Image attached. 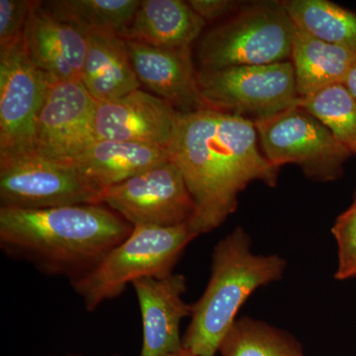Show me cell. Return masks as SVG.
Instances as JSON below:
<instances>
[{
    "label": "cell",
    "instance_id": "obj_1",
    "mask_svg": "<svg viewBox=\"0 0 356 356\" xmlns=\"http://www.w3.org/2000/svg\"><path fill=\"white\" fill-rule=\"evenodd\" d=\"M257 142L254 122L242 117L213 109L179 113L166 149L195 204L188 225L198 236L235 212L238 193L250 182L277 184L280 168L259 151Z\"/></svg>",
    "mask_w": 356,
    "mask_h": 356
},
{
    "label": "cell",
    "instance_id": "obj_2",
    "mask_svg": "<svg viewBox=\"0 0 356 356\" xmlns=\"http://www.w3.org/2000/svg\"><path fill=\"white\" fill-rule=\"evenodd\" d=\"M133 229L102 203L46 209L0 207L2 252L70 283L92 271Z\"/></svg>",
    "mask_w": 356,
    "mask_h": 356
},
{
    "label": "cell",
    "instance_id": "obj_3",
    "mask_svg": "<svg viewBox=\"0 0 356 356\" xmlns=\"http://www.w3.org/2000/svg\"><path fill=\"white\" fill-rule=\"evenodd\" d=\"M245 229L236 228L217 243L205 291L192 305L184 348L199 356H215L236 322V313L257 288L280 280L285 261L278 255H257Z\"/></svg>",
    "mask_w": 356,
    "mask_h": 356
},
{
    "label": "cell",
    "instance_id": "obj_4",
    "mask_svg": "<svg viewBox=\"0 0 356 356\" xmlns=\"http://www.w3.org/2000/svg\"><path fill=\"white\" fill-rule=\"evenodd\" d=\"M198 236L188 224L177 227H135L97 266L70 283L88 312L120 296L135 281L161 278L173 267L188 243Z\"/></svg>",
    "mask_w": 356,
    "mask_h": 356
},
{
    "label": "cell",
    "instance_id": "obj_5",
    "mask_svg": "<svg viewBox=\"0 0 356 356\" xmlns=\"http://www.w3.org/2000/svg\"><path fill=\"white\" fill-rule=\"evenodd\" d=\"M295 28L281 1L245 4L201 40L203 69L261 65L290 60Z\"/></svg>",
    "mask_w": 356,
    "mask_h": 356
},
{
    "label": "cell",
    "instance_id": "obj_6",
    "mask_svg": "<svg viewBox=\"0 0 356 356\" xmlns=\"http://www.w3.org/2000/svg\"><path fill=\"white\" fill-rule=\"evenodd\" d=\"M199 89L211 109L252 122L298 106L291 60L198 70Z\"/></svg>",
    "mask_w": 356,
    "mask_h": 356
},
{
    "label": "cell",
    "instance_id": "obj_7",
    "mask_svg": "<svg viewBox=\"0 0 356 356\" xmlns=\"http://www.w3.org/2000/svg\"><path fill=\"white\" fill-rule=\"evenodd\" d=\"M262 152L273 165H296L307 177L331 181L341 177L351 156L324 124L303 107L254 122Z\"/></svg>",
    "mask_w": 356,
    "mask_h": 356
},
{
    "label": "cell",
    "instance_id": "obj_8",
    "mask_svg": "<svg viewBox=\"0 0 356 356\" xmlns=\"http://www.w3.org/2000/svg\"><path fill=\"white\" fill-rule=\"evenodd\" d=\"M51 79L32 62L23 36L0 46V159L35 152L37 122Z\"/></svg>",
    "mask_w": 356,
    "mask_h": 356
},
{
    "label": "cell",
    "instance_id": "obj_9",
    "mask_svg": "<svg viewBox=\"0 0 356 356\" xmlns=\"http://www.w3.org/2000/svg\"><path fill=\"white\" fill-rule=\"evenodd\" d=\"M102 191L74 166L49 161L32 152L0 159V206L46 209L102 204Z\"/></svg>",
    "mask_w": 356,
    "mask_h": 356
},
{
    "label": "cell",
    "instance_id": "obj_10",
    "mask_svg": "<svg viewBox=\"0 0 356 356\" xmlns=\"http://www.w3.org/2000/svg\"><path fill=\"white\" fill-rule=\"evenodd\" d=\"M102 203L135 227L189 224L195 204L172 161L103 191Z\"/></svg>",
    "mask_w": 356,
    "mask_h": 356
},
{
    "label": "cell",
    "instance_id": "obj_11",
    "mask_svg": "<svg viewBox=\"0 0 356 356\" xmlns=\"http://www.w3.org/2000/svg\"><path fill=\"white\" fill-rule=\"evenodd\" d=\"M98 102L81 81L51 77L37 122L35 153L72 165L95 140Z\"/></svg>",
    "mask_w": 356,
    "mask_h": 356
},
{
    "label": "cell",
    "instance_id": "obj_12",
    "mask_svg": "<svg viewBox=\"0 0 356 356\" xmlns=\"http://www.w3.org/2000/svg\"><path fill=\"white\" fill-rule=\"evenodd\" d=\"M179 112L153 93L137 89L112 102L98 103L97 140L138 143L168 147Z\"/></svg>",
    "mask_w": 356,
    "mask_h": 356
},
{
    "label": "cell",
    "instance_id": "obj_13",
    "mask_svg": "<svg viewBox=\"0 0 356 356\" xmlns=\"http://www.w3.org/2000/svg\"><path fill=\"white\" fill-rule=\"evenodd\" d=\"M140 84L165 100L179 113L211 109L198 86L191 47L165 49L126 40Z\"/></svg>",
    "mask_w": 356,
    "mask_h": 356
},
{
    "label": "cell",
    "instance_id": "obj_14",
    "mask_svg": "<svg viewBox=\"0 0 356 356\" xmlns=\"http://www.w3.org/2000/svg\"><path fill=\"white\" fill-rule=\"evenodd\" d=\"M132 286L143 323L139 356H170L181 350L180 324L192 312V305L182 298L187 289L186 278L172 273L165 277L143 278Z\"/></svg>",
    "mask_w": 356,
    "mask_h": 356
},
{
    "label": "cell",
    "instance_id": "obj_15",
    "mask_svg": "<svg viewBox=\"0 0 356 356\" xmlns=\"http://www.w3.org/2000/svg\"><path fill=\"white\" fill-rule=\"evenodd\" d=\"M23 39L35 65L57 81H81L88 36L34 1Z\"/></svg>",
    "mask_w": 356,
    "mask_h": 356
},
{
    "label": "cell",
    "instance_id": "obj_16",
    "mask_svg": "<svg viewBox=\"0 0 356 356\" xmlns=\"http://www.w3.org/2000/svg\"><path fill=\"white\" fill-rule=\"evenodd\" d=\"M81 83L96 102L118 99L140 84L126 40L114 33H88Z\"/></svg>",
    "mask_w": 356,
    "mask_h": 356
},
{
    "label": "cell",
    "instance_id": "obj_17",
    "mask_svg": "<svg viewBox=\"0 0 356 356\" xmlns=\"http://www.w3.org/2000/svg\"><path fill=\"white\" fill-rule=\"evenodd\" d=\"M168 161L163 147L97 140L72 166L103 192Z\"/></svg>",
    "mask_w": 356,
    "mask_h": 356
},
{
    "label": "cell",
    "instance_id": "obj_18",
    "mask_svg": "<svg viewBox=\"0 0 356 356\" xmlns=\"http://www.w3.org/2000/svg\"><path fill=\"white\" fill-rule=\"evenodd\" d=\"M205 25L187 1L144 0L121 37L158 48H189Z\"/></svg>",
    "mask_w": 356,
    "mask_h": 356
},
{
    "label": "cell",
    "instance_id": "obj_19",
    "mask_svg": "<svg viewBox=\"0 0 356 356\" xmlns=\"http://www.w3.org/2000/svg\"><path fill=\"white\" fill-rule=\"evenodd\" d=\"M290 60L300 98L306 99L343 84L356 62V51L315 38L296 26Z\"/></svg>",
    "mask_w": 356,
    "mask_h": 356
},
{
    "label": "cell",
    "instance_id": "obj_20",
    "mask_svg": "<svg viewBox=\"0 0 356 356\" xmlns=\"http://www.w3.org/2000/svg\"><path fill=\"white\" fill-rule=\"evenodd\" d=\"M47 10L84 34L125 32L139 8L140 0H49Z\"/></svg>",
    "mask_w": 356,
    "mask_h": 356
},
{
    "label": "cell",
    "instance_id": "obj_21",
    "mask_svg": "<svg viewBox=\"0 0 356 356\" xmlns=\"http://www.w3.org/2000/svg\"><path fill=\"white\" fill-rule=\"evenodd\" d=\"M294 24L318 40L356 51V13L327 0H285Z\"/></svg>",
    "mask_w": 356,
    "mask_h": 356
},
{
    "label": "cell",
    "instance_id": "obj_22",
    "mask_svg": "<svg viewBox=\"0 0 356 356\" xmlns=\"http://www.w3.org/2000/svg\"><path fill=\"white\" fill-rule=\"evenodd\" d=\"M222 356H304L296 339L266 323L236 321L220 346Z\"/></svg>",
    "mask_w": 356,
    "mask_h": 356
},
{
    "label": "cell",
    "instance_id": "obj_23",
    "mask_svg": "<svg viewBox=\"0 0 356 356\" xmlns=\"http://www.w3.org/2000/svg\"><path fill=\"white\" fill-rule=\"evenodd\" d=\"M300 106L318 118L356 156V100L343 84H336L301 99Z\"/></svg>",
    "mask_w": 356,
    "mask_h": 356
},
{
    "label": "cell",
    "instance_id": "obj_24",
    "mask_svg": "<svg viewBox=\"0 0 356 356\" xmlns=\"http://www.w3.org/2000/svg\"><path fill=\"white\" fill-rule=\"evenodd\" d=\"M33 2L31 0H0V46L23 36Z\"/></svg>",
    "mask_w": 356,
    "mask_h": 356
},
{
    "label": "cell",
    "instance_id": "obj_25",
    "mask_svg": "<svg viewBox=\"0 0 356 356\" xmlns=\"http://www.w3.org/2000/svg\"><path fill=\"white\" fill-rule=\"evenodd\" d=\"M339 248V266L356 257V200L348 210L339 215L332 229Z\"/></svg>",
    "mask_w": 356,
    "mask_h": 356
},
{
    "label": "cell",
    "instance_id": "obj_26",
    "mask_svg": "<svg viewBox=\"0 0 356 356\" xmlns=\"http://www.w3.org/2000/svg\"><path fill=\"white\" fill-rule=\"evenodd\" d=\"M187 2L206 22L220 19L229 14L234 15L245 6L242 2L233 0H191Z\"/></svg>",
    "mask_w": 356,
    "mask_h": 356
},
{
    "label": "cell",
    "instance_id": "obj_27",
    "mask_svg": "<svg viewBox=\"0 0 356 356\" xmlns=\"http://www.w3.org/2000/svg\"><path fill=\"white\" fill-rule=\"evenodd\" d=\"M356 276V257L353 261L341 267H337L336 277L337 280H348Z\"/></svg>",
    "mask_w": 356,
    "mask_h": 356
},
{
    "label": "cell",
    "instance_id": "obj_28",
    "mask_svg": "<svg viewBox=\"0 0 356 356\" xmlns=\"http://www.w3.org/2000/svg\"><path fill=\"white\" fill-rule=\"evenodd\" d=\"M343 84L356 100V62L351 67L350 72L346 76V81Z\"/></svg>",
    "mask_w": 356,
    "mask_h": 356
},
{
    "label": "cell",
    "instance_id": "obj_29",
    "mask_svg": "<svg viewBox=\"0 0 356 356\" xmlns=\"http://www.w3.org/2000/svg\"><path fill=\"white\" fill-rule=\"evenodd\" d=\"M170 356H199L195 355V353H191V350H186V348H182L181 350L178 351V353H175V355Z\"/></svg>",
    "mask_w": 356,
    "mask_h": 356
},
{
    "label": "cell",
    "instance_id": "obj_30",
    "mask_svg": "<svg viewBox=\"0 0 356 356\" xmlns=\"http://www.w3.org/2000/svg\"><path fill=\"white\" fill-rule=\"evenodd\" d=\"M51 356H86V355H79V353H67V355H51ZM108 356H121V355H117V353H113V355H108Z\"/></svg>",
    "mask_w": 356,
    "mask_h": 356
}]
</instances>
